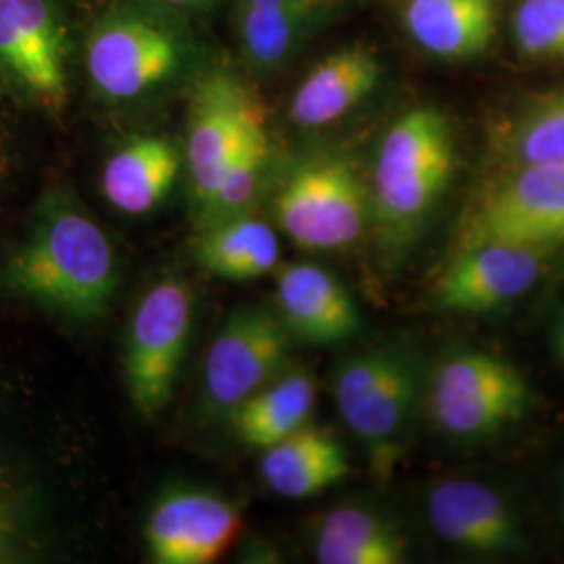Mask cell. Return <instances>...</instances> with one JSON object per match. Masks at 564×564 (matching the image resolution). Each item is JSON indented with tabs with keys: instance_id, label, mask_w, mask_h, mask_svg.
<instances>
[{
	"instance_id": "9",
	"label": "cell",
	"mask_w": 564,
	"mask_h": 564,
	"mask_svg": "<svg viewBox=\"0 0 564 564\" xmlns=\"http://www.w3.org/2000/svg\"><path fill=\"white\" fill-rule=\"evenodd\" d=\"M289 339L279 316L263 307L232 312L205 354V410L230 419L242 402L281 375Z\"/></svg>"
},
{
	"instance_id": "16",
	"label": "cell",
	"mask_w": 564,
	"mask_h": 564,
	"mask_svg": "<svg viewBox=\"0 0 564 564\" xmlns=\"http://www.w3.org/2000/svg\"><path fill=\"white\" fill-rule=\"evenodd\" d=\"M341 0H235L232 28L242 61L274 74L321 30Z\"/></svg>"
},
{
	"instance_id": "12",
	"label": "cell",
	"mask_w": 564,
	"mask_h": 564,
	"mask_svg": "<svg viewBox=\"0 0 564 564\" xmlns=\"http://www.w3.org/2000/svg\"><path fill=\"white\" fill-rule=\"evenodd\" d=\"M552 253V249L502 241L456 247L454 258L431 289V303L454 314L500 310L542 281Z\"/></svg>"
},
{
	"instance_id": "22",
	"label": "cell",
	"mask_w": 564,
	"mask_h": 564,
	"mask_svg": "<svg viewBox=\"0 0 564 564\" xmlns=\"http://www.w3.org/2000/svg\"><path fill=\"white\" fill-rule=\"evenodd\" d=\"M316 400V379L305 368H291L242 402L230 421L242 444L268 449L310 423Z\"/></svg>"
},
{
	"instance_id": "24",
	"label": "cell",
	"mask_w": 564,
	"mask_h": 564,
	"mask_svg": "<svg viewBox=\"0 0 564 564\" xmlns=\"http://www.w3.org/2000/svg\"><path fill=\"white\" fill-rule=\"evenodd\" d=\"M270 137L265 120L258 121L242 139L232 158L226 163L223 176L214 186L207 202L199 207L203 226L251 214L258 199L268 165H270Z\"/></svg>"
},
{
	"instance_id": "2",
	"label": "cell",
	"mask_w": 564,
	"mask_h": 564,
	"mask_svg": "<svg viewBox=\"0 0 564 564\" xmlns=\"http://www.w3.org/2000/svg\"><path fill=\"white\" fill-rule=\"evenodd\" d=\"M456 167L454 130L444 111L423 105L393 121L370 172V226L391 263L421 239Z\"/></svg>"
},
{
	"instance_id": "8",
	"label": "cell",
	"mask_w": 564,
	"mask_h": 564,
	"mask_svg": "<svg viewBox=\"0 0 564 564\" xmlns=\"http://www.w3.org/2000/svg\"><path fill=\"white\" fill-rule=\"evenodd\" d=\"M502 241L556 251L564 245V167L514 165L464 220L456 247Z\"/></svg>"
},
{
	"instance_id": "19",
	"label": "cell",
	"mask_w": 564,
	"mask_h": 564,
	"mask_svg": "<svg viewBox=\"0 0 564 564\" xmlns=\"http://www.w3.org/2000/svg\"><path fill=\"white\" fill-rule=\"evenodd\" d=\"M260 470L276 496L303 500L345 479L349 475V458L330 431L307 423L263 449Z\"/></svg>"
},
{
	"instance_id": "1",
	"label": "cell",
	"mask_w": 564,
	"mask_h": 564,
	"mask_svg": "<svg viewBox=\"0 0 564 564\" xmlns=\"http://www.w3.org/2000/svg\"><path fill=\"white\" fill-rule=\"evenodd\" d=\"M0 276L11 293L86 323L102 316L120 272L116 247L101 224L69 191L53 188Z\"/></svg>"
},
{
	"instance_id": "15",
	"label": "cell",
	"mask_w": 564,
	"mask_h": 564,
	"mask_svg": "<svg viewBox=\"0 0 564 564\" xmlns=\"http://www.w3.org/2000/svg\"><path fill=\"white\" fill-rule=\"evenodd\" d=\"M276 310L289 337L310 345H339L362 326L351 293L318 263L276 268Z\"/></svg>"
},
{
	"instance_id": "18",
	"label": "cell",
	"mask_w": 564,
	"mask_h": 564,
	"mask_svg": "<svg viewBox=\"0 0 564 564\" xmlns=\"http://www.w3.org/2000/svg\"><path fill=\"white\" fill-rule=\"evenodd\" d=\"M182 163L184 155L170 139L132 137L102 163V197L121 214H149L170 195Z\"/></svg>"
},
{
	"instance_id": "17",
	"label": "cell",
	"mask_w": 564,
	"mask_h": 564,
	"mask_svg": "<svg viewBox=\"0 0 564 564\" xmlns=\"http://www.w3.org/2000/svg\"><path fill=\"white\" fill-rule=\"evenodd\" d=\"M381 74L383 65L370 46L347 44L305 74L289 102V118L305 130L326 128L368 99Z\"/></svg>"
},
{
	"instance_id": "5",
	"label": "cell",
	"mask_w": 564,
	"mask_h": 564,
	"mask_svg": "<svg viewBox=\"0 0 564 564\" xmlns=\"http://www.w3.org/2000/svg\"><path fill=\"white\" fill-rule=\"evenodd\" d=\"M282 232L305 251H339L362 239L372 223L370 191L356 163L321 153L295 163L272 203Z\"/></svg>"
},
{
	"instance_id": "4",
	"label": "cell",
	"mask_w": 564,
	"mask_h": 564,
	"mask_svg": "<svg viewBox=\"0 0 564 564\" xmlns=\"http://www.w3.org/2000/svg\"><path fill=\"white\" fill-rule=\"evenodd\" d=\"M333 395L343 423L362 444L372 473L389 477L424 400L419 356L403 343L368 347L335 370Z\"/></svg>"
},
{
	"instance_id": "29",
	"label": "cell",
	"mask_w": 564,
	"mask_h": 564,
	"mask_svg": "<svg viewBox=\"0 0 564 564\" xmlns=\"http://www.w3.org/2000/svg\"><path fill=\"white\" fill-rule=\"evenodd\" d=\"M554 347H556V354L564 364V312L558 316L556 326H554Z\"/></svg>"
},
{
	"instance_id": "13",
	"label": "cell",
	"mask_w": 564,
	"mask_h": 564,
	"mask_svg": "<svg viewBox=\"0 0 564 564\" xmlns=\"http://www.w3.org/2000/svg\"><path fill=\"white\" fill-rule=\"evenodd\" d=\"M239 506L202 489H170L153 505L144 542L158 564H212L241 533Z\"/></svg>"
},
{
	"instance_id": "30",
	"label": "cell",
	"mask_w": 564,
	"mask_h": 564,
	"mask_svg": "<svg viewBox=\"0 0 564 564\" xmlns=\"http://www.w3.org/2000/svg\"><path fill=\"white\" fill-rule=\"evenodd\" d=\"M4 174H7V153H4V149L0 147V181L4 178Z\"/></svg>"
},
{
	"instance_id": "27",
	"label": "cell",
	"mask_w": 564,
	"mask_h": 564,
	"mask_svg": "<svg viewBox=\"0 0 564 564\" xmlns=\"http://www.w3.org/2000/svg\"><path fill=\"white\" fill-rule=\"evenodd\" d=\"M20 544V523L18 512L11 505L9 496L0 487V563L11 561Z\"/></svg>"
},
{
	"instance_id": "11",
	"label": "cell",
	"mask_w": 564,
	"mask_h": 564,
	"mask_svg": "<svg viewBox=\"0 0 564 564\" xmlns=\"http://www.w3.org/2000/svg\"><path fill=\"white\" fill-rule=\"evenodd\" d=\"M0 78L48 113L67 105V34L55 0H0Z\"/></svg>"
},
{
	"instance_id": "23",
	"label": "cell",
	"mask_w": 564,
	"mask_h": 564,
	"mask_svg": "<svg viewBox=\"0 0 564 564\" xmlns=\"http://www.w3.org/2000/svg\"><path fill=\"white\" fill-rule=\"evenodd\" d=\"M316 561L323 564H402L408 542L400 527L364 506H339L316 527Z\"/></svg>"
},
{
	"instance_id": "3",
	"label": "cell",
	"mask_w": 564,
	"mask_h": 564,
	"mask_svg": "<svg viewBox=\"0 0 564 564\" xmlns=\"http://www.w3.org/2000/svg\"><path fill=\"white\" fill-rule=\"evenodd\" d=\"M202 46L188 21L147 0L109 7L90 25L84 69L93 90L113 105L139 102L193 74Z\"/></svg>"
},
{
	"instance_id": "6",
	"label": "cell",
	"mask_w": 564,
	"mask_h": 564,
	"mask_svg": "<svg viewBox=\"0 0 564 564\" xmlns=\"http://www.w3.org/2000/svg\"><path fill=\"white\" fill-rule=\"evenodd\" d=\"M424 405L454 440H485L521 423L531 405L523 372L487 349H460L435 364L424 381Z\"/></svg>"
},
{
	"instance_id": "26",
	"label": "cell",
	"mask_w": 564,
	"mask_h": 564,
	"mask_svg": "<svg viewBox=\"0 0 564 564\" xmlns=\"http://www.w3.org/2000/svg\"><path fill=\"white\" fill-rule=\"evenodd\" d=\"M512 39L524 57L564 59V0H521Z\"/></svg>"
},
{
	"instance_id": "14",
	"label": "cell",
	"mask_w": 564,
	"mask_h": 564,
	"mask_svg": "<svg viewBox=\"0 0 564 564\" xmlns=\"http://www.w3.org/2000/svg\"><path fill=\"white\" fill-rule=\"evenodd\" d=\"M426 517L445 544L475 556L510 554L523 545L512 506L489 485L445 479L429 491Z\"/></svg>"
},
{
	"instance_id": "10",
	"label": "cell",
	"mask_w": 564,
	"mask_h": 564,
	"mask_svg": "<svg viewBox=\"0 0 564 564\" xmlns=\"http://www.w3.org/2000/svg\"><path fill=\"white\" fill-rule=\"evenodd\" d=\"M262 120V101L239 76L223 67L197 76L182 151L197 209L212 195L245 134Z\"/></svg>"
},
{
	"instance_id": "21",
	"label": "cell",
	"mask_w": 564,
	"mask_h": 564,
	"mask_svg": "<svg viewBox=\"0 0 564 564\" xmlns=\"http://www.w3.org/2000/svg\"><path fill=\"white\" fill-rule=\"evenodd\" d=\"M203 270L224 281H256L281 262V241L270 224L251 214L203 226L195 245Z\"/></svg>"
},
{
	"instance_id": "20",
	"label": "cell",
	"mask_w": 564,
	"mask_h": 564,
	"mask_svg": "<svg viewBox=\"0 0 564 564\" xmlns=\"http://www.w3.org/2000/svg\"><path fill=\"white\" fill-rule=\"evenodd\" d=\"M498 0H408L403 23L424 53L440 59L481 55L496 34Z\"/></svg>"
},
{
	"instance_id": "28",
	"label": "cell",
	"mask_w": 564,
	"mask_h": 564,
	"mask_svg": "<svg viewBox=\"0 0 564 564\" xmlns=\"http://www.w3.org/2000/svg\"><path fill=\"white\" fill-rule=\"evenodd\" d=\"M147 2L160 7L172 15H178L182 20H188L199 13H207L218 4V0H147Z\"/></svg>"
},
{
	"instance_id": "25",
	"label": "cell",
	"mask_w": 564,
	"mask_h": 564,
	"mask_svg": "<svg viewBox=\"0 0 564 564\" xmlns=\"http://www.w3.org/2000/svg\"><path fill=\"white\" fill-rule=\"evenodd\" d=\"M505 155L512 165L564 167V90L527 105L510 121Z\"/></svg>"
},
{
	"instance_id": "7",
	"label": "cell",
	"mask_w": 564,
	"mask_h": 564,
	"mask_svg": "<svg viewBox=\"0 0 564 564\" xmlns=\"http://www.w3.org/2000/svg\"><path fill=\"white\" fill-rule=\"evenodd\" d=\"M195 302L186 282L163 279L142 297L128 328L123 377L137 412L153 419L170 402L193 328Z\"/></svg>"
}]
</instances>
